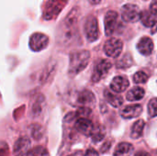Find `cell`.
Here are the masks:
<instances>
[{"mask_svg":"<svg viewBox=\"0 0 157 156\" xmlns=\"http://www.w3.org/2000/svg\"><path fill=\"white\" fill-rule=\"evenodd\" d=\"M76 22H77V11L76 8L71 10L68 16L61 22L58 32L57 41L60 44L67 45L74 39L76 34Z\"/></svg>","mask_w":157,"mask_h":156,"instance_id":"1","label":"cell"},{"mask_svg":"<svg viewBox=\"0 0 157 156\" xmlns=\"http://www.w3.org/2000/svg\"><path fill=\"white\" fill-rule=\"evenodd\" d=\"M90 60V52L88 51H74L70 54L69 70L68 73L72 76H75L86 69Z\"/></svg>","mask_w":157,"mask_h":156,"instance_id":"2","label":"cell"},{"mask_svg":"<svg viewBox=\"0 0 157 156\" xmlns=\"http://www.w3.org/2000/svg\"><path fill=\"white\" fill-rule=\"evenodd\" d=\"M84 31L88 41L94 42L99 37L98 20L94 16H88L84 25Z\"/></svg>","mask_w":157,"mask_h":156,"instance_id":"3","label":"cell"},{"mask_svg":"<svg viewBox=\"0 0 157 156\" xmlns=\"http://www.w3.org/2000/svg\"><path fill=\"white\" fill-rule=\"evenodd\" d=\"M121 18L129 23L136 22L140 19L141 11L138 6L134 4H126L121 7Z\"/></svg>","mask_w":157,"mask_h":156,"instance_id":"4","label":"cell"},{"mask_svg":"<svg viewBox=\"0 0 157 156\" xmlns=\"http://www.w3.org/2000/svg\"><path fill=\"white\" fill-rule=\"evenodd\" d=\"M111 67H112V63L109 61H108V60L99 61L94 68L92 77H91L92 82L98 83L100 80H102L108 74V73L109 72Z\"/></svg>","mask_w":157,"mask_h":156,"instance_id":"5","label":"cell"},{"mask_svg":"<svg viewBox=\"0 0 157 156\" xmlns=\"http://www.w3.org/2000/svg\"><path fill=\"white\" fill-rule=\"evenodd\" d=\"M29 48L33 51H40L47 48L49 44V38L47 35L36 32L33 33L29 38Z\"/></svg>","mask_w":157,"mask_h":156,"instance_id":"6","label":"cell"},{"mask_svg":"<svg viewBox=\"0 0 157 156\" xmlns=\"http://www.w3.org/2000/svg\"><path fill=\"white\" fill-rule=\"evenodd\" d=\"M63 6L58 0H49L46 2L43 9V18L45 20H51L56 17L62 11Z\"/></svg>","mask_w":157,"mask_h":156,"instance_id":"7","label":"cell"},{"mask_svg":"<svg viewBox=\"0 0 157 156\" xmlns=\"http://www.w3.org/2000/svg\"><path fill=\"white\" fill-rule=\"evenodd\" d=\"M122 48H123L122 41L119 39L112 38L106 41L104 45V51L109 57L117 58L121 53Z\"/></svg>","mask_w":157,"mask_h":156,"instance_id":"8","label":"cell"},{"mask_svg":"<svg viewBox=\"0 0 157 156\" xmlns=\"http://www.w3.org/2000/svg\"><path fill=\"white\" fill-rule=\"evenodd\" d=\"M118 18H119V15L116 11L110 10L107 12L105 16V19H104L106 35L110 36L114 33L118 26Z\"/></svg>","mask_w":157,"mask_h":156,"instance_id":"9","label":"cell"},{"mask_svg":"<svg viewBox=\"0 0 157 156\" xmlns=\"http://www.w3.org/2000/svg\"><path fill=\"white\" fill-rule=\"evenodd\" d=\"M30 141L28 137L19 138L14 144V156H28L30 151Z\"/></svg>","mask_w":157,"mask_h":156,"instance_id":"10","label":"cell"},{"mask_svg":"<svg viewBox=\"0 0 157 156\" xmlns=\"http://www.w3.org/2000/svg\"><path fill=\"white\" fill-rule=\"evenodd\" d=\"M75 129L82 134L86 136H91L93 134V131L95 130L93 122L86 118H79L75 124Z\"/></svg>","mask_w":157,"mask_h":156,"instance_id":"11","label":"cell"},{"mask_svg":"<svg viewBox=\"0 0 157 156\" xmlns=\"http://www.w3.org/2000/svg\"><path fill=\"white\" fill-rule=\"evenodd\" d=\"M143 112V107L141 105H132V106H127L124 108L121 109V116L123 119H133L139 117Z\"/></svg>","mask_w":157,"mask_h":156,"instance_id":"12","label":"cell"},{"mask_svg":"<svg viewBox=\"0 0 157 156\" xmlns=\"http://www.w3.org/2000/svg\"><path fill=\"white\" fill-rule=\"evenodd\" d=\"M137 49L143 55H150L154 51V42L149 37H143L137 43Z\"/></svg>","mask_w":157,"mask_h":156,"instance_id":"13","label":"cell"},{"mask_svg":"<svg viewBox=\"0 0 157 156\" xmlns=\"http://www.w3.org/2000/svg\"><path fill=\"white\" fill-rule=\"evenodd\" d=\"M130 86L128 79L123 76H116L113 78L112 82L110 83V88L112 91L116 93L124 92Z\"/></svg>","mask_w":157,"mask_h":156,"instance_id":"14","label":"cell"},{"mask_svg":"<svg viewBox=\"0 0 157 156\" xmlns=\"http://www.w3.org/2000/svg\"><path fill=\"white\" fill-rule=\"evenodd\" d=\"M140 19L144 26L147 28H152L154 27L157 22V14H155L151 12L150 10H144L141 12Z\"/></svg>","mask_w":157,"mask_h":156,"instance_id":"15","label":"cell"},{"mask_svg":"<svg viewBox=\"0 0 157 156\" xmlns=\"http://www.w3.org/2000/svg\"><path fill=\"white\" fill-rule=\"evenodd\" d=\"M133 146L129 143H121L118 144L113 156H130L133 153Z\"/></svg>","mask_w":157,"mask_h":156,"instance_id":"16","label":"cell"},{"mask_svg":"<svg viewBox=\"0 0 157 156\" xmlns=\"http://www.w3.org/2000/svg\"><path fill=\"white\" fill-rule=\"evenodd\" d=\"M77 101H78V103H80L82 105H89V104L95 103L96 97L91 91L85 89L82 92H80L78 98H77Z\"/></svg>","mask_w":157,"mask_h":156,"instance_id":"17","label":"cell"},{"mask_svg":"<svg viewBox=\"0 0 157 156\" xmlns=\"http://www.w3.org/2000/svg\"><path fill=\"white\" fill-rule=\"evenodd\" d=\"M104 97H105L106 100L108 101V103L110 104L114 108H119L123 103V98L121 96L114 95L111 92H109V90L104 91Z\"/></svg>","mask_w":157,"mask_h":156,"instance_id":"18","label":"cell"},{"mask_svg":"<svg viewBox=\"0 0 157 156\" xmlns=\"http://www.w3.org/2000/svg\"><path fill=\"white\" fill-rule=\"evenodd\" d=\"M145 122L143 120H137L132 127L131 130V137L132 139H139L143 136L144 134V130Z\"/></svg>","mask_w":157,"mask_h":156,"instance_id":"19","label":"cell"},{"mask_svg":"<svg viewBox=\"0 0 157 156\" xmlns=\"http://www.w3.org/2000/svg\"><path fill=\"white\" fill-rule=\"evenodd\" d=\"M145 91L144 88L142 87H133L132 89H131L128 94H127V99L129 101H136V100H140L144 97Z\"/></svg>","mask_w":157,"mask_h":156,"instance_id":"20","label":"cell"},{"mask_svg":"<svg viewBox=\"0 0 157 156\" xmlns=\"http://www.w3.org/2000/svg\"><path fill=\"white\" fill-rule=\"evenodd\" d=\"M133 63V61H132V57L131 56V54L129 53H126L122 56V58L121 60H119L117 62V67L118 68H122V69H125V68H129L132 65Z\"/></svg>","mask_w":157,"mask_h":156,"instance_id":"21","label":"cell"},{"mask_svg":"<svg viewBox=\"0 0 157 156\" xmlns=\"http://www.w3.org/2000/svg\"><path fill=\"white\" fill-rule=\"evenodd\" d=\"M28 156H49V152L45 147L37 146L29 151Z\"/></svg>","mask_w":157,"mask_h":156,"instance_id":"22","label":"cell"},{"mask_svg":"<svg viewBox=\"0 0 157 156\" xmlns=\"http://www.w3.org/2000/svg\"><path fill=\"white\" fill-rule=\"evenodd\" d=\"M148 114L151 118L157 116V97L152 98L148 104Z\"/></svg>","mask_w":157,"mask_h":156,"instance_id":"23","label":"cell"},{"mask_svg":"<svg viewBox=\"0 0 157 156\" xmlns=\"http://www.w3.org/2000/svg\"><path fill=\"white\" fill-rule=\"evenodd\" d=\"M149 76L142 72V71H139L137 73H135V74L133 75V81L135 84H144V83H146L147 80H148Z\"/></svg>","mask_w":157,"mask_h":156,"instance_id":"24","label":"cell"},{"mask_svg":"<svg viewBox=\"0 0 157 156\" xmlns=\"http://www.w3.org/2000/svg\"><path fill=\"white\" fill-rule=\"evenodd\" d=\"M90 113H91V110L88 108H79L77 110L76 115H77L78 119L79 118H86V119H88V116L90 115Z\"/></svg>","mask_w":157,"mask_h":156,"instance_id":"25","label":"cell"},{"mask_svg":"<svg viewBox=\"0 0 157 156\" xmlns=\"http://www.w3.org/2000/svg\"><path fill=\"white\" fill-rule=\"evenodd\" d=\"M149 10L155 14H157V0H153L151 2V5H150V8Z\"/></svg>","mask_w":157,"mask_h":156,"instance_id":"26","label":"cell"},{"mask_svg":"<svg viewBox=\"0 0 157 156\" xmlns=\"http://www.w3.org/2000/svg\"><path fill=\"white\" fill-rule=\"evenodd\" d=\"M84 156H98V153L94 149H88Z\"/></svg>","mask_w":157,"mask_h":156,"instance_id":"27","label":"cell"},{"mask_svg":"<svg viewBox=\"0 0 157 156\" xmlns=\"http://www.w3.org/2000/svg\"><path fill=\"white\" fill-rule=\"evenodd\" d=\"M110 146H111V143L110 142H106L103 144V146L101 147V153H106L107 151H109Z\"/></svg>","mask_w":157,"mask_h":156,"instance_id":"28","label":"cell"},{"mask_svg":"<svg viewBox=\"0 0 157 156\" xmlns=\"http://www.w3.org/2000/svg\"><path fill=\"white\" fill-rule=\"evenodd\" d=\"M134 156H151V155H150L148 153H146V152L141 151V152H138V153H136Z\"/></svg>","mask_w":157,"mask_h":156,"instance_id":"29","label":"cell"},{"mask_svg":"<svg viewBox=\"0 0 157 156\" xmlns=\"http://www.w3.org/2000/svg\"><path fill=\"white\" fill-rule=\"evenodd\" d=\"M8 152L6 149H0V156H7Z\"/></svg>","mask_w":157,"mask_h":156,"instance_id":"30","label":"cell"},{"mask_svg":"<svg viewBox=\"0 0 157 156\" xmlns=\"http://www.w3.org/2000/svg\"><path fill=\"white\" fill-rule=\"evenodd\" d=\"M102 0H88V2L91 4V5H98Z\"/></svg>","mask_w":157,"mask_h":156,"instance_id":"31","label":"cell"},{"mask_svg":"<svg viewBox=\"0 0 157 156\" xmlns=\"http://www.w3.org/2000/svg\"><path fill=\"white\" fill-rule=\"evenodd\" d=\"M69 156H75V155H69Z\"/></svg>","mask_w":157,"mask_h":156,"instance_id":"32","label":"cell"}]
</instances>
